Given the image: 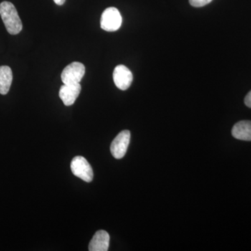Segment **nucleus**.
Masks as SVG:
<instances>
[{"mask_svg":"<svg viewBox=\"0 0 251 251\" xmlns=\"http://www.w3.org/2000/svg\"><path fill=\"white\" fill-rule=\"evenodd\" d=\"M0 16L10 34L16 35L22 30V21L12 3L4 1L0 4Z\"/></svg>","mask_w":251,"mask_h":251,"instance_id":"1","label":"nucleus"},{"mask_svg":"<svg viewBox=\"0 0 251 251\" xmlns=\"http://www.w3.org/2000/svg\"><path fill=\"white\" fill-rule=\"evenodd\" d=\"M85 74V66L82 63L74 62L64 68L61 74V78L65 85L80 83Z\"/></svg>","mask_w":251,"mask_h":251,"instance_id":"2","label":"nucleus"},{"mask_svg":"<svg viewBox=\"0 0 251 251\" xmlns=\"http://www.w3.org/2000/svg\"><path fill=\"white\" fill-rule=\"evenodd\" d=\"M71 169L73 174L77 177L80 178L85 182H91L93 180V170L90 163L84 157H74L71 163Z\"/></svg>","mask_w":251,"mask_h":251,"instance_id":"3","label":"nucleus"},{"mask_svg":"<svg viewBox=\"0 0 251 251\" xmlns=\"http://www.w3.org/2000/svg\"><path fill=\"white\" fill-rule=\"evenodd\" d=\"M122 18L119 10L109 7L105 10L100 18V27L106 31H115L121 27Z\"/></svg>","mask_w":251,"mask_h":251,"instance_id":"4","label":"nucleus"},{"mask_svg":"<svg viewBox=\"0 0 251 251\" xmlns=\"http://www.w3.org/2000/svg\"><path fill=\"white\" fill-rule=\"evenodd\" d=\"M130 139V133L128 130H122L117 135L110 146V151L114 158L121 159L125 156L129 145Z\"/></svg>","mask_w":251,"mask_h":251,"instance_id":"5","label":"nucleus"},{"mask_svg":"<svg viewBox=\"0 0 251 251\" xmlns=\"http://www.w3.org/2000/svg\"><path fill=\"white\" fill-rule=\"evenodd\" d=\"M133 74L125 65H118L113 72V80L117 88L126 90L133 82Z\"/></svg>","mask_w":251,"mask_h":251,"instance_id":"6","label":"nucleus"},{"mask_svg":"<svg viewBox=\"0 0 251 251\" xmlns=\"http://www.w3.org/2000/svg\"><path fill=\"white\" fill-rule=\"evenodd\" d=\"M81 85L80 83L72 85H62L59 90V98L62 99L63 103L67 106H70L75 103V100L80 95Z\"/></svg>","mask_w":251,"mask_h":251,"instance_id":"7","label":"nucleus"},{"mask_svg":"<svg viewBox=\"0 0 251 251\" xmlns=\"http://www.w3.org/2000/svg\"><path fill=\"white\" fill-rule=\"evenodd\" d=\"M110 245V236L106 231L99 230L94 234L89 245L90 251H107Z\"/></svg>","mask_w":251,"mask_h":251,"instance_id":"8","label":"nucleus"},{"mask_svg":"<svg viewBox=\"0 0 251 251\" xmlns=\"http://www.w3.org/2000/svg\"><path fill=\"white\" fill-rule=\"evenodd\" d=\"M232 134L236 139L251 141V121H241L234 126Z\"/></svg>","mask_w":251,"mask_h":251,"instance_id":"9","label":"nucleus"},{"mask_svg":"<svg viewBox=\"0 0 251 251\" xmlns=\"http://www.w3.org/2000/svg\"><path fill=\"white\" fill-rule=\"evenodd\" d=\"M13 80L11 68L7 66L0 67V94L5 95L9 92Z\"/></svg>","mask_w":251,"mask_h":251,"instance_id":"10","label":"nucleus"},{"mask_svg":"<svg viewBox=\"0 0 251 251\" xmlns=\"http://www.w3.org/2000/svg\"><path fill=\"white\" fill-rule=\"evenodd\" d=\"M212 0H189L190 4L194 7H202L209 4Z\"/></svg>","mask_w":251,"mask_h":251,"instance_id":"11","label":"nucleus"},{"mask_svg":"<svg viewBox=\"0 0 251 251\" xmlns=\"http://www.w3.org/2000/svg\"><path fill=\"white\" fill-rule=\"evenodd\" d=\"M244 102H245V104L247 106L251 108V91L247 94V97H246L245 100H244Z\"/></svg>","mask_w":251,"mask_h":251,"instance_id":"12","label":"nucleus"},{"mask_svg":"<svg viewBox=\"0 0 251 251\" xmlns=\"http://www.w3.org/2000/svg\"><path fill=\"white\" fill-rule=\"evenodd\" d=\"M54 1V3H55L56 4L59 5V6H61V5H63L64 4V2H65L66 0H53Z\"/></svg>","mask_w":251,"mask_h":251,"instance_id":"13","label":"nucleus"}]
</instances>
